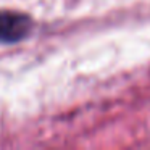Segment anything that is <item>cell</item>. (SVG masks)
I'll return each mask as SVG.
<instances>
[{
	"label": "cell",
	"mask_w": 150,
	"mask_h": 150,
	"mask_svg": "<svg viewBox=\"0 0 150 150\" xmlns=\"http://www.w3.org/2000/svg\"><path fill=\"white\" fill-rule=\"evenodd\" d=\"M33 28L28 15L11 10H0V44H16L26 39Z\"/></svg>",
	"instance_id": "6da1fadb"
}]
</instances>
